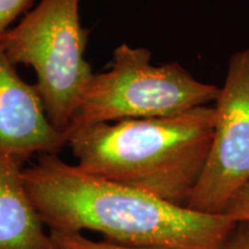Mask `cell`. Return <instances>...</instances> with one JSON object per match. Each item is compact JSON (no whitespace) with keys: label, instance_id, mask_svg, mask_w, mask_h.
I'll list each match as a JSON object with an SVG mask.
<instances>
[{"label":"cell","instance_id":"6da1fadb","mask_svg":"<svg viewBox=\"0 0 249 249\" xmlns=\"http://www.w3.org/2000/svg\"><path fill=\"white\" fill-rule=\"evenodd\" d=\"M37 213L50 231L98 232L138 248L225 249L236 223L197 213L148 193L85 172L55 155L23 170Z\"/></svg>","mask_w":249,"mask_h":249},{"label":"cell","instance_id":"7a4b0ae2","mask_svg":"<svg viewBox=\"0 0 249 249\" xmlns=\"http://www.w3.org/2000/svg\"><path fill=\"white\" fill-rule=\"evenodd\" d=\"M216 108L71 128L67 145L85 172L187 207L213 143Z\"/></svg>","mask_w":249,"mask_h":249},{"label":"cell","instance_id":"3957f363","mask_svg":"<svg viewBox=\"0 0 249 249\" xmlns=\"http://www.w3.org/2000/svg\"><path fill=\"white\" fill-rule=\"evenodd\" d=\"M150 61L147 49L118 46L108 71L90 77L66 130L173 116L217 101L219 88L196 80L177 62Z\"/></svg>","mask_w":249,"mask_h":249},{"label":"cell","instance_id":"277c9868","mask_svg":"<svg viewBox=\"0 0 249 249\" xmlns=\"http://www.w3.org/2000/svg\"><path fill=\"white\" fill-rule=\"evenodd\" d=\"M81 0H40L20 23L0 35L12 64L36 71L38 91L55 128H68L83 89L92 76L85 53L89 31L80 18Z\"/></svg>","mask_w":249,"mask_h":249},{"label":"cell","instance_id":"5b68a950","mask_svg":"<svg viewBox=\"0 0 249 249\" xmlns=\"http://www.w3.org/2000/svg\"><path fill=\"white\" fill-rule=\"evenodd\" d=\"M214 108L213 143L187 208L224 214L249 182V46L232 55Z\"/></svg>","mask_w":249,"mask_h":249},{"label":"cell","instance_id":"8992f818","mask_svg":"<svg viewBox=\"0 0 249 249\" xmlns=\"http://www.w3.org/2000/svg\"><path fill=\"white\" fill-rule=\"evenodd\" d=\"M65 145V133L51 123L36 87L21 79L0 48V152L18 161L55 155Z\"/></svg>","mask_w":249,"mask_h":249},{"label":"cell","instance_id":"52a82bcc","mask_svg":"<svg viewBox=\"0 0 249 249\" xmlns=\"http://www.w3.org/2000/svg\"><path fill=\"white\" fill-rule=\"evenodd\" d=\"M0 249H58L31 201L18 161L0 152Z\"/></svg>","mask_w":249,"mask_h":249},{"label":"cell","instance_id":"ba28073f","mask_svg":"<svg viewBox=\"0 0 249 249\" xmlns=\"http://www.w3.org/2000/svg\"><path fill=\"white\" fill-rule=\"evenodd\" d=\"M52 239L58 249H156L138 248L113 244L110 241H93L87 238L82 233L50 231Z\"/></svg>","mask_w":249,"mask_h":249},{"label":"cell","instance_id":"9c48e42d","mask_svg":"<svg viewBox=\"0 0 249 249\" xmlns=\"http://www.w3.org/2000/svg\"><path fill=\"white\" fill-rule=\"evenodd\" d=\"M224 214L235 223L249 222V182L235 193Z\"/></svg>","mask_w":249,"mask_h":249},{"label":"cell","instance_id":"30bf717a","mask_svg":"<svg viewBox=\"0 0 249 249\" xmlns=\"http://www.w3.org/2000/svg\"><path fill=\"white\" fill-rule=\"evenodd\" d=\"M33 0H0V35L29 7Z\"/></svg>","mask_w":249,"mask_h":249},{"label":"cell","instance_id":"8fae6325","mask_svg":"<svg viewBox=\"0 0 249 249\" xmlns=\"http://www.w3.org/2000/svg\"><path fill=\"white\" fill-rule=\"evenodd\" d=\"M225 249H249V222L236 223Z\"/></svg>","mask_w":249,"mask_h":249}]
</instances>
